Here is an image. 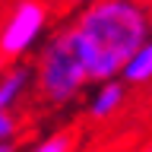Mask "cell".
Wrapping results in <instances>:
<instances>
[{"mask_svg":"<svg viewBox=\"0 0 152 152\" xmlns=\"http://www.w3.org/2000/svg\"><path fill=\"white\" fill-rule=\"evenodd\" d=\"M83 48L89 83L117 79L121 66L130 60L152 35V13L146 3L133 0H95L70 19Z\"/></svg>","mask_w":152,"mask_h":152,"instance_id":"6da1fadb","label":"cell"},{"mask_svg":"<svg viewBox=\"0 0 152 152\" xmlns=\"http://www.w3.org/2000/svg\"><path fill=\"white\" fill-rule=\"evenodd\" d=\"M32 86H35L38 98L51 108H66L86 92L89 73H86L79 38L70 22L51 32L38 45L35 66H32Z\"/></svg>","mask_w":152,"mask_h":152,"instance_id":"7a4b0ae2","label":"cell"},{"mask_svg":"<svg viewBox=\"0 0 152 152\" xmlns=\"http://www.w3.org/2000/svg\"><path fill=\"white\" fill-rule=\"evenodd\" d=\"M51 26V10L38 0H22L0 22V60H22L32 54Z\"/></svg>","mask_w":152,"mask_h":152,"instance_id":"3957f363","label":"cell"},{"mask_svg":"<svg viewBox=\"0 0 152 152\" xmlns=\"http://www.w3.org/2000/svg\"><path fill=\"white\" fill-rule=\"evenodd\" d=\"M127 98H130V89L121 86L117 79L98 83L95 92L89 95V102H86V114H89V121H95V124H108L127 108Z\"/></svg>","mask_w":152,"mask_h":152,"instance_id":"277c9868","label":"cell"},{"mask_svg":"<svg viewBox=\"0 0 152 152\" xmlns=\"http://www.w3.org/2000/svg\"><path fill=\"white\" fill-rule=\"evenodd\" d=\"M32 89V66L13 64L0 73V111H13Z\"/></svg>","mask_w":152,"mask_h":152,"instance_id":"5b68a950","label":"cell"},{"mask_svg":"<svg viewBox=\"0 0 152 152\" xmlns=\"http://www.w3.org/2000/svg\"><path fill=\"white\" fill-rule=\"evenodd\" d=\"M152 79V41L149 45H142L136 54L121 66V73H117V83L127 86V89H140Z\"/></svg>","mask_w":152,"mask_h":152,"instance_id":"8992f818","label":"cell"},{"mask_svg":"<svg viewBox=\"0 0 152 152\" xmlns=\"http://www.w3.org/2000/svg\"><path fill=\"white\" fill-rule=\"evenodd\" d=\"M76 149V140L70 130H57V133H48L41 140H35L28 146V152H73Z\"/></svg>","mask_w":152,"mask_h":152,"instance_id":"52a82bcc","label":"cell"},{"mask_svg":"<svg viewBox=\"0 0 152 152\" xmlns=\"http://www.w3.org/2000/svg\"><path fill=\"white\" fill-rule=\"evenodd\" d=\"M0 152H19V140L16 142H0Z\"/></svg>","mask_w":152,"mask_h":152,"instance_id":"ba28073f","label":"cell"},{"mask_svg":"<svg viewBox=\"0 0 152 152\" xmlns=\"http://www.w3.org/2000/svg\"><path fill=\"white\" fill-rule=\"evenodd\" d=\"M140 152H149V149H140Z\"/></svg>","mask_w":152,"mask_h":152,"instance_id":"9c48e42d","label":"cell"}]
</instances>
